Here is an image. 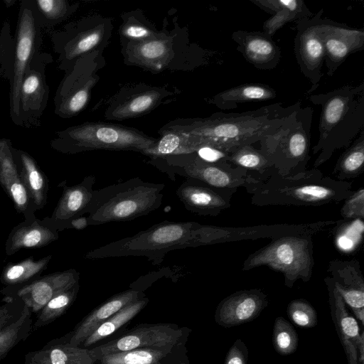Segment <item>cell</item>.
Instances as JSON below:
<instances>
[{
	"instance_id": "1",
	"label": "cell",
	"mask_w": 364,
	"mask_h": 364,
	"mask_svg": "<svg viewBox=\"0 0 364 364\" xmlns=\"http://www.w3.org/2000/svg\"><path fill=\"white\" fill-rule=\"evenodd\" d=\"M301 103L297 101L283 107L282 103L275 102L242 112H216L207 117L176 119L164 127L189 136L198 145L209 144L230 153L272 133Z\"/></svg>"
},
{
	"instance_id": "2",
	"label": "cell",
	"mask_w": 364,
	"mask_h": 364,
	"mask_svg": "<svg viewBox=\"0 0 364 364\" xmlns=\"http://www.w3.org/2000/svg\"><path fill=\"white\" fill-rule=\"evenodd\" d=\"M257 206H320L338 203L351 196L352 183L326 176L318 168L279 176L272 171L265 176L250 173L243 186Z\"/></svg>"
},
{
	"instance_id": "3",
	"label": "cell",
	"mask_w": 364,
	"mask_h": 364,
	"mask_svg": "<svg viewBox=\"0 0 364 364\" xmlns=\"http://www.w3.org/2000/svg\"><path fill=\"white\" fill-rule=\"evenodd\" d=\"M218 243V227L196 222L164 220L136 234L111 242L85 253L87 259L144 257L160 265L172 250Z\"/></svg>"
},
{
	"instance_id": "4",
	"label": "cell",
	"mask_w": 364,
	"mask_h": 364,
	"mask_svg": "<svg viewBox=\"0 0 364 364\" xmlns=\"http://www.w3.org/2000/svg\"><path fill=\"white\" fill-rule=\"evenodd\" d=\"M307 98L321 106L318 139L313 147V154H318L313 168H318L364 130V81Z\"/></svg>"
},
{
	"instance_id": "5",
	"label": "cell",
	"mask_w": 364,
	"mask_h": 364,
	"mask_svg": "<svg viewBox=\"0 0 364 364\" xmlns=\"http://www.w3.org/2000/svg\"><path fill=\"white\" fill-rule=\"evenodd\" d=\"M164 187L135 177L95 190L88 225L129 221L151 213L163 203Z\"/></svg>"
},
{
	"instance_id": "6",
	"label": "cell",
	"mask_w": 364,
	"mask_h": 364,
	"mask_svg": "<svg viewBox=\"0 0 364 364\" xmlns=\"http://www.w3.org/2000/svg\"><path fill=\"white\" fill-rule=\"evenodd\" d=\"M313 114L312 107H303L301 103L277 129L259 141L273 172L284 176L307 170Z\"/></svg>"
},
{
	"instance_id": "7",
	"label": "cell",
	"mask_w": 364,
	"mask_h": 364,
	"mask_svg": "<svg viewBox=\"0 0 364 364\" xmlns=\"http://www.w3.org/2000/svg\"><path fill=\"white\" fill-rule=\"evenodd\" d=\"M156 141L157 139L134 128L107 122H85L58 132L50 146L66 154L95 150L143 154L154 147Z\"/></svg>"
},
{
	"instance_id": "8",
	"label": "cell",
	"mask_w": 364,
	"mask_h": 364,
	"mask_svg": "<svg viewBox=\"0 0 364 364\" xmlns=\"http://www.w3.org/2000/svg\"><path fill=\"white\" fill-rule=\"evenodd\" d=\"M313 235H289L273 239L250 255L242 270L267 266L282 273L284 284L291 288L299 279L310 280L314 267Z\"/></svg>"
},
{
	"instance_id": "9",
	"label": "cell",
	"mask_w": 364,
	"mask_h": 364,
	"mask_svg": "<svg viewBox=\"0 0 364 364\" xmlns=\"http://www.w3.org/2000/svg\"><path fill=\"white\" fill-rule=\"evenodd\" d=\"M113 29L112 20L100 16H85L70 22L51 35L59 68L68 70L81 57L101 52L107 46Z\"/></svg>"
},
{
	"instance_id": "10",
	"label": "cell",
	"mask_w": 364,
	"mask_h": 364,
	"mask_svg": "<svg viewBox=\"0 0 364 364\" xmlns=\"http://www.w3.org/2000/svg\"><path fill=\"white\" fill-rule=\"evenodd\" d=\"M151 164L166 173L171 180L176 175L193 178L218 189L235 191L243 187L249 172L229 162H206L194 153L151 159Z\"/></svg>"
},
{
	"instance_id": "11",
	"label": "cell",
	"mask_w": 364,
	"mask_h": 364,
	"mask_svg": "<svg viewBox=\"0 0 364 364\" xmlns=\"http://www.w3.org/2000/svg\"><path fill=\"white\" fill-rule=\"evenodd\" d=\"M41 27L38 23L33 0L21 2L16 26L14 51L10 73V116L12 122L22 126L19 114L20 90L23 77L31 59L39 50Z\"/></svg>"
},
{
	"instance_id": "12",
	"label": "cell",
	"mask_w": 364,
	"mask_h": 364,
	"mask_svg": "<svg viewBox=\"0 0 364 364\" xmlns=\"http://www.w3.org/2000/svg\"><path fill=\"white\" fill-rule=\"evenodd\" d=\"M102 53L95 52L80 58L67 71L54 97L55 114L68 119L78 114L90 101L91 92L105 65Z\"/></svg>"
},
{
	"instance_id": "13",
	"label": "cell",
	"mask_w": 364,
	"mask_h": 364,
	"mask_svg": "<svg viewBox=\"0 0 364 364\" xmlns=\"http://www.w3.org/2000/svg\"><path fill=\"white\" fill-rule=\"evenodd\" d=\"M323 9L321 8L311 17L296 22L294 53L300 70L311 83L306 94L309 95L319 86L324 62V46L319 36V24Z\"/></svg>"
},
{
	"instance_id": "14",
	"label": "cell",
	"mask_w": 364,
	"mask_h": 364,
	"mask_svg": "<svg viewBox=\"0 0 364 364\" xmlns=\"http://www.w3.org/2000/svg\"><path fill=\"white\" fill-rule=\"evenodd\" d=\"M52 60L48 53L39 51L35 54L26 68L20 90L19 114L22 126L30 127L40 124L45 110L49 87L46 77V68Z\"/></svg>"
},
{
	"instance_id": "15",
	"label": "cell",
	"mask_w": 364,
	"mask_h": 364,
	"mask_svg": "<svg viewBox=\"0 0 364 364\" xmlns=\"http://www.w3.org/2000/svg\"><path fill=\"white\" fill-rule=\"evenodd\" d=\"M181 329L168 323L137 327L127 334L91 349L97 360L102 356L136 348H159L169 350L180 341Z\"/></svg>"
},
{
	"instance_id": "16",
	"label": "cell",
	"mask_w": 364,
	"mask_h": 364,
	"mask_svg": "<svg viewBox=\"0 0 364 364\" xmlns=\"http://www.w3.org/2000/svg\"><path fill=\"white\" fill-rule=\"evenodd\" d=\"M80 273L75 269L50 273L33 282L0 290L3 297L18 298L36 314L53 296L79 283Z\"/></svg>"
},
{
	"instance_id": "17",
	"label": "cell",
	"mask_w": 364,
	"mask_h": 364,
	"mask_svg": "<svg viewBox=\"0 0 364 364\" xmlns=\"http://www.w3.org/2000/svg\"><path fill=\"white\" fill-rule=\"evenodd\" d=\"M318 31L324 46V63L329 77L333 75L350 54L364 50L363 28H352L322 17Z\"/></svg>"
},
{
	"instance_id": "18",
	"label": "cell",
	"mask_w": 364,
	"mask_h": 364,
	"mask_svg": "<svg viewBox=\"0 0 364 364\" xmlns=\"http://www.w3.org/2000/svg\"><path fill=\"white\" fill-rule=\"evenodd\" d=\"M178 33L160 31L151 40L122 44L124 62L129 65L140 66L155 70H161L172 63L179 46Z\"/></svg>"
},
{
	"instance_id": "19",
	"label": "cell",
	"mask_w": 364,
	"mask_h": 364,
	"mask_svg": "<svg viewBox=\"0 0 364 364\" xmlns=\"http://www.w3.org/2000/svg\"><path fill=\"white\" fill-rule=\"evenodd\" d=\"M174 95L162 87L137 85L132 89L120 91L110 102L105 112L107 119L124 120L139 117L151 112L164 100Z\"/></svg>"
},
{
	"instance_id": "20",
	"label": "cell",
	"mask_w": 364,
	"mask_h": 364,
	"mask_svg": "<svg viewBox=\"0 0 364 364\" xmlns=\"http://www.w3.org/2000/svg\"><path fill=\"white\" fill-rule=\"evenodd\" d=\"M331 314L336 331L346 353L348 364H363L364 334L357 320L351 316L329 277L324 279Z\"/></svg>"
},
{
	"instance_id": "21",
	"label": "cell",
	"mask_w": 364,
	"mask_h": 364,
	"mask_svg": "<svg viewBox=\"0 0 364 364\" xmlns=\"http://www.w3.org/2000/svg\"><path fill=\"white\" fill-rule=\"evenodd\" d=\"M327 272L344 303L363 325L364 279L359 262L334 259L329 262Z\"/></svg>"
},
{
	"instance_id": "22",
	"label": "cell",
	"mask_w": 364,
	"mask_h": 364,
	"mask_svg": "<svg viewBox=\"0 0 364 364\" xmlns=\"http://www.w3.org/2000/svg\"><path fill=\"white\" fill-rule=\"evenodd\" d=\"M176 193L188 211L200 215L217 216L230 207L235 191L213 188L198 180L186 178Z\"/></svg>"
},
{
	"instance_id": "23",
	"label": "cell",
	"mask_w": 364,
	"mask_h": 364,
	"mask_svg": "<svg viewBox=\"0 0 364 364\" xmlns=\"http://www.w3.org/2000/svg\"><path fill=\"white\" fill-rule=\"evenodd\" d=\"M267 305V295L260 289L237 291L219 303L215 321L225 328L239 326L257 318Z\"/></svg>"
},
{
	"instance_id": "24",
	"label": "cell",
	"mask_w": 364,
	"mask_h": 364,
	"mask_svg": "<svg viewBox=\"0 0 364 364\" xmlns=\"http://www.w3.org/2000/svg\"><path fill=\"white\" fill-rule=\"evenodd\" d=\"M0 305V360L32 332V314L18 298L3 297Z\"/></svg>"
},
{
	"instance_id": "25",
	"label": "cell",
	"mask_w": 364,
	"mask_h": 364,
	"mask_svg": "<svg viewBox=\"0 0 364 364\" xmlns=\"http://www.w3.org/2000/svg\"><path fill=\"white\" fill-rule=\"evenodd\" d=\"M95 176L90 175L75 185L68 186L66 181L60 184L63 193L50 217L51 225L59 232L69 229L74 219L88 214L95 190Z\"/></svg>"
},
{
	"instance_id": "26",
	"label": "cell",
	"mask_w": 364,
	"mask_h": 364,
	"mask_svg": "<svg viewBox=\"0 0 364 364\" xmlns=\"http://www.w3.org/2000/svg\"><path fill=\"white\" fill-rule=\"evenodd\" d=\"M10 139H0V185L25 220L36 218L37 211L19 175Z\"/></svg>"
},
{
	"instance_id": "27",
	"label": "cell",
	"mask_w": 364,
	"mask_h": 364,
	"mask_svg": "<svg viewBox=\"0 0 364 364\" xmlns=\"http://www.w3.org/2000/svg\"><path fill=\"white\" fill-rule=\"evenodd\" d=\"M237 50L259 70L274 69L280 62L282 52L272 36L261 31L237 30L231 35Z\"/></svg>"
},
{
	"instance_id": "28",
	"label": "cell",
	"mask_w": 364,
	"mask_h": 364,
	"mask_svg": "<svg viewBox=\"0 0 364 364\" xmlns=\"http://www.w3.org/2000/svg\"><path fill=\"white\" fill-rule=\"evenodd\" d=\"M143 297L144 293L135 289L115 294L94 309L68 336L57 339L72 346H80L99 326L119 310Z\"/></svg>"
},
{
	"instance_id": "29",
	"label": "cell",
	"mask_w": 364,
	"mask_h": 364,
	"mask_svg": "<svg viewBox=\"0 0 364 364\" xmlns=\"http://www.w3.org/2000/svg\"><path fill=\"white\" fill-rule=\"evenodd\" d=\"M58 231L48 218L23 220L14 227L5 242V253L11 256L23 249L41 248L57 240Z\"/></svg>"
},
{
	"instance_id": "30",
	"label": "cell",
	"mask_w": 364,
	"mask_h": 364,
	"mask_svg": "<svg viewBox=\"0 0 364 364\" xmlns=\"http://www.w3.org/2000/svg\"><path fill=\"white\" fill-rule=\"evenodd\" d=\"M97 359L91 349L72 346L58 339L48 342L42 348L28 352L25 364H95Z\"/></svg>"
},
{
	"instance_id": "31",
	"label": "cell",
	"mask_w": 364,
	"mask_h": 364,
	"mask_svg": "<svg viewBox=\"0 0 364 364\" xmlns=\"http://www.w3.org/2000/svg\"><path fill=\"white\" fill-rule=\"evenodd\" d=\"M272 16L263 23V32L273 36L285 24L295 22L314 14L302 0H250Z\"/></svg>"
},
{
	"instance_id": "32",
	"label": "cell",
	"mask_w": 364,
	"mask_h": 364,
	"mask_svg": "<svg viewBox=\"0 0 364 364\" xmlns=\"http://www.w3.org/2000/svg\"><path fill=\"white\" fill-rule=\"evenodd\" d=\"M21 179L36 209H43L47 203L48 178L36 161L26 151L12 148Z\"/></svg>"
},
{
	"instance_id": "33",
	"label": "cell",
	"mask_w": 364,
	"mask_h": 364,
	"mask_svg": "<svg viewBox=\"0 0 364 364\" xmlns=\"http://www.w3.org/2000/svg\"><path fill=\"white\" fill-rule=\"evenodd\" d=\"M276 90L263 83H245L221 91L207 100L209 104L222 110L232 109L244 102H261L274 99Z\"/></svg>"
},
{
	"instance_id": "34",
	"label": "cell",
	"mask_w": 364,
	"mask_h": 364,
	"mask_svg": "<svg viewBox=\"0 0 364 364\" xmlns=\"http://www.w3.org/2000/svg\"><path fill=\"white\" fill-rule=\"evenodd\" d=\"M52 255H48L35 259L30 256L18 262L5 265L0 275V282L4 287H16L28 284L36 279L47 269Z\"/></svg>"
},
{
	"instance_id": "35",
	"label": "cell",
	"mask_w": 364,
	"mask_h": 364,
	"mask_svg": "<svg viewBox=\"0 0 364 364\" xmlns=\"http://www.w3.org/2000/svg\"><path fill=\"white\" fill-rule=\"evenodd\" d=\"M159 134L161 137L157 139L154 146L142 154L151 159L194 153L198 147L191 138L165 127L159 131Z\"/></svg>"
},
{
	"instance_id": "36",
	"label": "cell",
	"mask_w": 364,
	"mask_h": 364,
	"mask_svg": "<svg viewBox=\"0 0 364 364\" xmlns=\"http://www.w3.org/2000/svg\"><path fill=\"white\" fill-rule=\"evenodd\" d=\"M364 171V130L347 147L338 158L332 175L341 181H349Z\"/></svg>"
},
{
	"instance_id": "37",
	"label": "cell",
	"mask_w": 364,
	"mask_h": 364,
	"mask_svg": "<svg viewBox=\"0 0 364 364\" xmlns=\"http://www.w3.org/2000/svg\"><path fill=\"white\" fill-rule=\"evenodd\" d=\"M149 299L141 298L134 301L112 315L99 326L83 342L85 348L91 346L110 336L137 315L148 304Z\"/></svg>"
},
{
	"instance_id": "38",
	"label": "cell",
	"mask_w": 364,
	"mask_h": 364,
	"mask_svg": "<svg viewBox=\"0 0 364 364\" xmlns=\"http://www.w3.org/2000/svg\"><path fill=\"white\" fill-rule=\"evenodd\" d=\"M228 162L258 176H265L273 171L270 161L259 149L255 148L252 144L235 149L230 153Z\"/></svg>"
},
{
	"instance_id": "39",
	"label": "cell",
	"mask_w": 364,
	"mask_h": 364,
	"mask_svg": "<svg viewBox=\"0 0 364 364\" xmlns=\"http://www.w3.org/2000/svg\"><path fill=\"white\" fill-rule=\"evenodd\" d=\"M122 18L123 23L119 28V35L122 44L151 40L160 33L141 11H132Z\"/></svg>"
},
{
	"instance_id": "40",
	"label": "cell",
	"mask_w": 364,
	"mask_h": 364,
	"mask_svg": "<svg viewBox=\"0 0 364 364\" xmlns=\"http://www.w3.org/2000/svg\"><path fill=\"white\" fill-rule=\"evenodd\" d=\"M80 289L79 283L53 296L36 314L32 331L37 330L53 322L63 315L75 301Z\"/></svg>"
},
{
	"instance_id": "41",
	"label": "cell",
	"mask_w": 364,
	"mask_h": 364,
	"mask_svg": "<svg viewBox=\"0 0 364 364\" xmlns=\"http://www.w3.org/2000/svg\"><path fill=\"white\" fill-rule=\"evenodd\" d=\"M35 12L41 28H49L68 18L77 9L66 0H33Z\"/></svg>"
},
{
	"instance_id": "42",
	"label": "cell",
	"mask_w": 364,
	"mask_h": 364,
	"mask_svg": "<svg viewBox=\"0 0 364 364\" xmlns=\"http://www.w3.org/2000/svg\"><path fill=\"white\" fill-rule=\"evenodd\" d=\"M169 350L159 348H136L102 356L99 364H161Z\"/></svg>"
},
{
	"instance_id": "43",
	"label": "cell",
	"mask_w": 364,
	"mask_h": 364,
	"mask_svg": "<svg viewBox=\"0 0 364 364\" xmlns=\"http://www.w3.org/2000/svg\"><path fill=\"white\" fill-rule=\"evenodd\" d=\"M298 334L293 326L282 316L277 317L274 323L272 343L280 355H287L294 353L298 347Z\"/></svg>"
},
{
	"instance_id": "44",
	"label": "cell",
	"mask_w": 364,
	"mask_h": 364,
	"mask_svg": "<svg viewBox=\"0 0 364 364\" xmlns=\"http://www.w3.org/2000/svg\"><path fill=\"white\" fill-rule=\"evenodd\" d=\"M287 312L289 318L299 327L313 328L318 323V316L315 309L304 299L290 301L287 306Z\"/></svg>"
},
{
	"instance_id": "45",
	"label": "cell",
	"mask_w": 364,
	"mask_h": 364,
	"mask_svg": "<svg viewBox=\"0 0 364 364\" xmlns=\"http://www.w3.org/2000/svg\"><path fill=\"white\" fill-rule=\"evenodd\" d=\"M343 219L364 218V188L360 187L347 198L341 209Z\"/></svg>"
},
{
	"instance_id": "46",
	"label": "cell",
	"mask_w": 364,
	"mask_h": 364,
	"mask_svg": "<svg viewBox=\"0 0 364 364\" xmlns=\"http://www.w3.org/2000/svg\"><path fill=\"white\" fill-rule=\"evenodd\" d=\"M194 154L209 163L228 162L230 153L209 144H200Z\"/></svg>"
},
{
	"instance_id": "47",
	"label": "cell",
	"mask_w": 364,
	"mask_h": 364,
	"mask_svg": "<svg viewBox=\"0 0 364 364\" xmlns=\"http://www.w3.org/2000/svg\"><path fill=\"white\" fill-rule=\"evenodd\" d=\"M248 349L241 339H237L225 356L224 364H247Z\"/></svg>"
},
{
	"instance_id": "48",
	"label": "cell",
	"mask_w": 364,
	"mask_h": 364,
	"mask_svg": "<svg viewBox=\"0 0 364 364\" xmlns=\"http://www.w3.org/2000/svg\"><path fill=\"white\" fill-rule=\"evenodd\" d=\"M88 225L87 217H79L70 222L69 229L82 230Z\"/></svg>"
},
{
	"instance_id": "49",
	"label": "cell",
	"mask_w": 364,
	"mask_h": 364,
	"mask_svg": "<svg viewBox=\"0 0 364 364\" xmlns=\"http://www.w3.org/2000/svg\"><path fill=\"white\" fill-rule=\"evenodd\" d=\"M5 3V4L7 6H11L14 3H15V1L13 0V1H9V0H6V1H4Z\"/></svg>"
},
{
	"instance_id": "50",
	"label": "cell",
	"mask_w": 364,
	"mask_h": 364,
	"mask_svg": "<svg viewBox=\"0 0 364 364\" xmlns=\"http://www.w3.org/2000/svg\"><path fill=\"white\" fill-rule=\"evenodd\" d=\"M178 364H188V363H186L185 361H181V363H179Z\"/></svg>"
},
{
	"instance_id": "51",
	"label": "cell",
	"mask_w": 364,
	"mask_h": 364,
	"mask_svg": "<svg viewBox=\"0 0 364 364\" xmlns=\"http://www.w3.org/2000/svg\"><path fill=\"white\" fill-rule=\"evenodd\" d=\"M218 243H219V228H218Z\"/></svg>"
}]
</instances>
